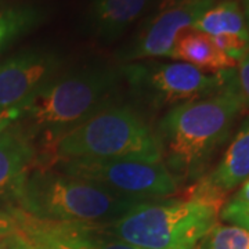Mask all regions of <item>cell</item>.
<instances>
[{
  "instance_id": "8",
  "label": "cell",
  "mask_w": 249,
  "mask_h": 249,
  "mask_svg": "<svg viewBox=\"0 0 249 249\" xmlns=\"http://www.w3.org/2000/svg\"><path fill=\"white\" fill-rule=\"evenodd\" d=\"M214 0H158L133 36L116 53L122 64L170 57L178 36L193 28Z\"/></svg>"
},
{
  "instance_id": "10",
  "label": "cell",
  "mask_w": 249,
  "mask_h": 249,
  "mask_svg": "<svg viewBox=\"0 0 249 249\" xmlns=\"http://www.w3.org/2000/svg\"><path fill=\"white\" fill-rule=\"evenodd\" d=\"M57 50L32 47L0 62V109L22 106L32 94L64 71Z\"/></svg>"
},
{
  "instance_id": "13",
  "label": "cell",
  "mask_w": 249,
  "mask_h": 249,
  "mask_svg": "<svg viewBox=\"0 0 249 249\" xmlns=\"http://www.w3.org/2000/svg\"><path fill=\"white\" fill-rule=\"evenodd\" d=\"M202 178L223 196H229L249 178V115L242 122L222 160Z\"/></svg>"
},
{
  "instance_id": "9",
  "label": "cell",
  "mask_w": 249,
  "mask_h": 249,
  "mask_svg": "<svg viewBox=\"0 0 249 249\" xmlns=\"http://www.w3.org/2000/svg\"><path fill=\"white\" fill-rule=\"evenodd\" d=\"M14 227L7 237L11 249H136L108 234L103 226L40 219L7 205Z\"/></svg>"
},
{
  "instance_id": "3",
  "label": "cell",
  "mask_w": 249,
  "mask_h": 249,
  "mask_svg": "<svg viewBox=\"0 0 249 249\" xmlns=\"http://www.w3.org/2000/svg\"><path fill=\"white\" fill-rule=\"evenodd\" d=\"M126 160L160 163V142L150 124L133 106L115 101L62 136L46 168L60 160Z\"/></svg>"
},
{
  "instance_id": "19",
  "label": "cell",
  "mask_w": 249,
  "mask_h": 249,
  "mask_svg": "<svg viewBox=\"0 0 249 249\" xmlns=\"http://www.w3.org/2000/svg\"><path fill=\"white\" fill-rule=\"evenodd\" d=\"M220 217L231 226H237L249 231V205L227 202L220 211Z\"/></svg>"
},
{
  "instance_id": "16",
  "label": "cell",
  "mask_w": 249,
  "mask_h": 249,
  "mask_svg": "<svg viewBox=\"0 0 249 249\" xmlns=\"http://www.w3.org/2000/svg\"><path fill=\"white\" fill-rule=\"evenodd\" d=\"M45 11L35 6L0 9V53L45 21Z\"/></svg>"
},
{
  "instance_id": "14",
  "label": "cell",
  "mask_w": 249,
  "mask_h": 249,
  "mask_svg": "<svg viewBox=\"0 0 249 249\" xmlns=\"http://www.w3.org/2000/svg\"><path fill=\"white\" fill-rule=\"evenodd\" d=\"M170 58L190 64L202 72H216L234 70L238 62L232 60L214 45L212 36L194 31L184 29L178 36Z\"/></svg>"
},
{
  "instance_id": "12",
  "label": "cell",
  "mask_w": 249,
  "mask_h": 249,
  "mask_svg": "<svg viewBox=\"0 0 249 249\" xmlns=\"http://www.w3.org/2000/svg\"><path fill=\"white\" fill-rule=\"evenodd\" d=\"M157 3L158 0H89L83 13V25L91 39L111 45L124 37Z\"/></svg>"
},
{
  "instance_id": "7",
  "label": "cell",
  "mask_w": 249,
  "mask_h": 249,
  "mask_svg": "<svg viewBox=\"0 0 249 249\" xmlns=\"http://www.w3.org/2000/svg\"><path fill=\"white\" fill-rule=\"evenodd\" d=\"M50 168L103 187L112 194L142 202L169 198L178 190V183L163 162L80 158L60 160Z\"/></svg>"
},
{
  "instance_id": "18",
  "label": "cell",
  "mask_w": 249,
  "mask_h": 249,
  "mask_svg": "<svg viewBox=\"0 0 249 249\" xmlns=\"http://www.w3.org/2000/svg\"><path fill=\"white\" fill-rule=\"evenodd\" d=\"M214 45L238 62L249 52V39L238 35L212 36Z\"/></svg>"
},
{
  "instance_id": "21",
  "label": "cell",
  "mask_w": 249,
  "mask_h": 249,
  "mask_svg": "<svg viewBox=\"0 0 249 249\" xmlns=\"http://www.w3.org/2000/svg\"><path fill=\"white\" fill-rule=\"evenodd\" d=\"M14 227L13 216L9 212V209H0V240L7 238Z\"/></svg>"
},
{
  "instance_id": "25",
  "label": "cell",
  "mask_w": 249,
  "mask_h": 249,
  "mask_svg": "<svg viewBox=\"0 0 249 249\" xmlns=\"http://www.w3.org/2000/svg\"><path fill=\"white\" fill-rule=\"evenodd\" d=\"M0 249H11L9 244V240L4 238V240H0Z\"/></svg>"
},
{
  "instance_id": "22",
  "label": "cell",
  "mask_w": 249,
  "mask_h": 249,
  "mask_svg": "<svg viewBox=\"0 0 249 249\" xmlns=\"http://www.w3.org/2000/svg\"><path fill=\"white\" fill-rule=\"evenodd\" d=\"M19 111L18 108H10V109H0V134L3 133L9 126L17 122Z\"/></svg>"
},
{
  "instance_id": "2",
  "label": "cell",
  "mask_w": 249,
  "mask_h": 249,
  "mask_svg": "<svg viewBox=\"0 0 249 249\" xmlns=\"http://www.w3.org/2000/svg\"><path fill=\"white\" fill-rule=\"evenodd\" d=\"M245 111L235 76L220 91L170 108L160 119L155 134L162 162L180 184L206 175L216 152L231 136Z\"/></svg>"
},
{
  "instance_id": "20",
  "label": "cell",
  "mask_w": 249,
  "mask_h": 249,
  "mask_svg": "<svg viewBox=\"0 0 249 249\" xmlns=\"http://www.w3.org/2000/svg\"><path fill=\"white\" fill-rule=\"evenodd\" d=\"M235 83L240 93L245 111L249 109V52L237 64L235 70Z\"/></svg>"
},
{
  "instance_id": "23",
  "label": "cell",
  "mask_w": 249,
  "mask_h": 249,
  "mask_svg": "<svg viewBox=\"0 0 249 249\" xmlns=\"http://www.w3.org/2000/svg\"><path fill=\"white\" fill-rule=\"evenodd\" d=\"M229 202L249 205V178L247 181H244V183L241 184L240 190L231 196V199H230Z\"/></svg>"
},
{
  "instance_id": "4",
  "label": "cell",
  "mask_w": 249,
  "mask_h": 249,
  "mask_svg": "<svg viewBox=\"0 0 249 249\" xmlns=\"http://www.w3.org/2000/svg\"><path fill=\"white\" fill-rule=\"evenodd\" d=\"M142 204L54 168L35 166L16 206L40 219L108 226Z\"/></svg>"
},
{
  "instance_id": "17",
  "label": "cell",
  "mask_w": 249,
  "mask_h": 249,
  "mask_svg": "<svg viewBox=\"0 0 249 249\" xmlns=\"http://www.w3.org/2000/svg\"><path fill=\"white\" fill-rule=\"evenodd\" d=\"M198 249H249V231L231 226L216 224L196 247Z\"/></svg>"
},
{
  "instance_id": "5",
  "label": "cell",
  "mask_w": 249,
  "mask_h": 249,
  "mask_svg": "<svg viewBox=\"0 0 249 249\" xmlns=\"http://www.w3.org/2000/svg\"><path fill=\"white\" fill-rule=\"evenodd\" d=\"M217 216L212 206L198 202L150 201L103 229L136 249H194L217 224Z\"/></svg>"
},
{
  "instance_id": "15",
  "label": "cell",
  "mask_w": 249,
  "mask_h": 249,
  "mask_svg": "<svg viewBox=\"0 0 249 249\" xmlns=\"http://www.w3.org/2000/svg\"><path fill=\"white\" fill-rule=\"evenodd\" d=\"M191 29L209 36L238 35L249 39V28L241 4L235 0L214 3L196 19Z\"/></svg>"
},
{
  "instance_id": "1",
  "label": "cell",
  "mask_w": 249,
  "mask_h": 249,
  "mask_svg": "<svg viewBox=\"0 0 249 249\" xmlns=\"http://www.w3.org/2000/svg\"><path fill=\"white\" fill-rule=\"evenodd\" d=\"M124 82L122 67L114 65L62 71L17 107V122L37 151L36 166H47L54 145L62 136L115 103Z\"/></svg>"
},
{
  "instance_id": "24",
  "label": "cell",
  "mask_w": 249,
  "mask_h": 249,
  "mask_svg": "<svg viewBox=\"0 0 249 249\" xmlns=\"http://www.w3.org/2000/svg\"><path fill=\"white\" fill-rule=\"evenodd\" d=\"M242 13H244V17H245V21H247V25L249 28V0H242Z\"/></svg>"
},
{
  "instance_id": "11",
  "label": "cell",
  "mask_w": 249,
  "mask_h": 249,
  "mask_svg": "<svg viewBox=\"0 0 249 249\" xmlns=\"http://www.w3.org/2000/svg\"><path fill=\"white\" fill-rule=\"evenodd\" d=\"M36 160L35 144L18 122L0 134V202L17 204Z\"/></svg>"
},
{
  "instance_id": "6",
  "label": "cell",
  "mask_w": 249,
  "mask_h": 249,
  "mask_svg": "<svg viewBox=\"0 0 249 249\" xmlns=\"http://www.w3.org/2000/svg\"><path fill=\"white\" fill-rule=\"evenodd\" d=\"M121 67L134 98L155 111L216 94L235 76V68L206 73L181 61H137Z\"/></svg>"
}]
</instances>
